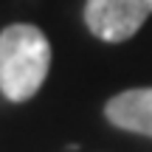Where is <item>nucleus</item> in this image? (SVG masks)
I'll list each match as a JSON object with an SVG mask.
<instances>
[{
  "instance_id": "f03ea898",
  "label": "nucleus",
  "mask_w": 152,
  "mask_h": 152,
  "mask_svg": "<svg viewBox=\"0 0 152 152\" xmlns=\"http://www.w3.org/2000/svg\"><path fill=\"white\" fill-rule=\"evenodd\" d=\"M152 14V0H87L85 23L104 42H124Z\"/></svg>"
},
{
  "instance_id": "7ed1b4c3",
  "label": "nucleus",
  "mask_w": 152,
  "mask_h": 152,
  "mask_svg": "<svg viewBox=\"0 0 152 152\" xmlns=\"http://www.w3.org/2000/svg\"><path fill=\"white\" fill-rule=\"evenodd\" d=\"M110 124L152 138V87H135L113 96L104 107Z\"/></svg>"
},
{
  "instance_id": "f257e3e1",
  "label": "nucleus",
  "mask_w": 152,
  "mask_h": 152,
  "mask_svg": "<svg viewBox=\"0 0 152 152\" xmlns=\"http://www.w3.org/2000/svg\"><path fill=\"white\" fill-rule=\"evenodd\" d=\"M51 68V45L37 26L17 23L0 34V90L11 102H26L39 90Z\"/></svg>"
}]
</instances>
